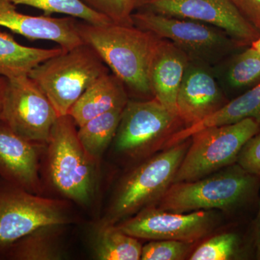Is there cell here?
<instances>
[{
    "mask_svg": "<svg viewBox=\"0 0 260 260\" xmlns=\"http://www.w3.org/2000/svg\"><path fill=\"white\" fill-rule=\"evenodd\" d=\"M76 29L126 88L138 95H153L148 71L158 37L134 25L114 23L93 25L78 20Z\"/></svg>",
    "mask_w": 260,
    "mask_h": 260,
    "instance_id": "1",
    "label": "cell"
},
{
    "mask_svg": "<svg viewBox=\"0 0 260 260\" xmlns=\"http://www.w3.org/2000/svg\"><path fill=\"white\" fill-rule=\"evenodd\" d=\"M109 68L93 48L83 44L51 57L36 67L28 76L42 89L58 116L70 109L90 85Z\"/></svg>",
    "mask_w": 260,
    "mask_h": 260,
    "instance_id": "2",
    "label": "cell"
},
{
    "mask_svg": "<svg viewBox=\"0 0 260 260\" xmlns=\"http://www.w3.org/2000/svg\"><path fill=\"white\" fill-rule=\"evenodd\" d=\"M76 126L68 114L54 122L46 145L48 169L56 191L78 204L88 205L95 193L97 162L84 150Z\"/></svg>",
    "mask_w": 260,
    "mask_h": 260,
    "instance_id": "3",
    "label": "cell"
},
{
    "mask_svg": "<svg viewBox=\"0 0 260 260\" xmlns=\"http://www.w3.org/2000/svg\"><path fill=\"white\" fill-rule=\"evenodd\" d=\"M189 143L186 140L145 160L124 179L102 224H112L150 206L172 185Z\"/></svg>",
    "mask_w": 260,
    "mask_h": 260,
    "instance_id": "4",
    "label": "cell"
},
{
    "mask_svg": "<svg viewBox=\"0 0 260 260\" xmlns=\"http://www.w3.org/2000/svg\"><path fill=\"white\" fill-rule=\"evenodd\" d=\"M259 128V121L248 118L194 133L173 184L198 180L237 161L243 147Z\"/></svg>",
    "mask_w": 260,
    "mask_h": 260,
    "instance_id": "5",
    "label": "cell"
},
{
    "mask_svg": "<svg viewBox=\"0 0 260 260\" xmlns=\"http://www.w3.org/2000/svg\"><path fill=\"white\" fill-rule=\"evenodd\" d=\"M133 25L173 43L190 60L211 65L218 64L242 47L237 41L216 27L194 20L174 18L146 10L133 13Z\"/></svg>",
    "mask_w": 260,
    "mask_h": 260,
    "instance_id": "6",
    "label": "cell"
},
{
    "mask_svg": "<svg viewBox=\"0 0 260 260\" xmlns=\"http://www.w3.org/2000/svg\"><path fill=\"white\" fill-rule=\"evenodd\" d=\"M254 177L239 166L209 177L174 183L159 200L158 208L176 213L231 209L251 194Z\"/></svg>",
    "mask_w": 260,
    "mask_h": 260,
    "instance_id": "7",
    "label": "cell"
},
{
    "mask_svg": "<svg viewBox=\"0 0 260 260\" xmlns=\"http://www.w3.org/2000/svg\"><path fill=\"white\" fill-rule=\"evenodd\" d=\"M70 221L64 202L42 198L0 177V256L38 229Z\"/></svg>",
    "mask_w": 260,
    "mask_h": 260,
    "instance_id": "8",
    "label": "cell"
},
{
    "mask_svg": "<svg viewBox=\"0 0 260 260\" xmlns=\"http://www.w3.org/2000/svg\"><path fill=\"white\" fill-rule=\"evenodd\" d=\"M58 117L50 101L28 75L8 78L1 121L15 134L46 145Z\"/></svg>",
    "mask_w": 260,
    "mask_h": 260,
    "instance_id": "9",
    "label": "cell"
},
{
    "mask_svg": "<svg viewBox=\"0 0 260 260\" xmlns=\"http://www.w3.org/2000/svg\"><path fill=\"white\" fill-rule=\"evenodd\" d=\"M179 121L177 114L155 99L129 100L114 139L116 150L133 158L145 155L162 140L169 139Z\"/></svg>",
    "mask_w": 260,
    "mask_h": 260,
    "instance_id": "10",
    "label": "cell"
},
{
    "mask_svg": "<svg viewBox=\"0 0 260 260\" xmlns=\"http://www.w3.org/2000/svg\"><path fill=\"white\" fill-rule=\"evenodd\" d=\"M214 223L212 212L176 213L150 205L116 226L138 239L177 240L192 244L211 232Z\"/></svg>",
    "mask_w": 260,
    "mask_h": 260,
    "instance_id": "11",
    "label": "cell"
},
{
    "mask_svg": "<svg viewBox=\"0 0 260 260\" xmlns=\"http://www.w3.org/2000/svg\"><path fill=\"white\" fill-rule=\"evenodd\" d=\"M140 10L216 27L242 46L251 45L260 37L232 0H153Z\"/></svg>",
    "mask_w": 260,
    "mask_h": 260,
    "instance_id": "12",
    "label": "cell"
},
{
    "mask_svg": "<svg viewBox=\"0 0 260 260\" xmlns=\"http://www.w3.org/2000/svg\"><path fill=\"white\" fill-rule=\"evenodd\" d=\"M226 103L211 66L189 59L177 99L178 116L186 127L212 115Z\"/></svg>",
    "mask_w": 260,
    "mask_h": 260,
    "instance_id": "13",
    "label": "cell"
},
{
    "mask_svg": "<svg viewBox=\"0 0 260 260\" xmlns=\"http://www.w3.org/2000/svg\"><path fill=\"white\" fill-rule=\"evenodd\" d=\"M78 19L73 17L56 18L47 15L32 16L17 10L9 0H0V27L19 34L30 40L55 42L69 51L83 44L77 31Z\"/></svg>",
    "mask_w": 260,
    "mask_h": 260,
    "instance_id": "14",
    "label": "cell"
},
{
    "mask_svg": "<svg viewBox=\"0 0 260 260\" xmlns=\"http://www.w3.org/2000/svg\"><path fill=\"white\" fill-rule=\"evenodd\" d=\"M15 134L0 121V177L29 192L42 190L39 175V147Z\"/></svg>",
    "mask_w": 260,
    "mask_h": 260,
    "instance_id": "15",
    "label": "cell"
},
{
    "mask_svg": "<svg viewBox=\"0 0 260 260\" xmlns=\"http://www.w3.org/2000/svg\"><path fill=\"white\" fill-rule=\"evenodd\" d=\"M189 61L179 47L158 38L149 67V85L154 99L177 115L178 92Z\"/></svg>",
    "mask_w": 260,
    "mask_h": 260,
    "instance_id": "16",
    "label": "cell"
},
{
    "mask_svg": "<svg viewBox=\"0 0 260 260\" xmlns=\"http://www.w3.org/2000/svg\"><path fill=\"white\" fill-rule=\"evenodd\" d=\"M126 87L113 73L103 75L88 87L70 109L76 125H83L94 117L116 108H124L128 102Z\"/></svg>",
    "mask_w": 260,
    "mask_h": 260,
    "instance_id": "17",
    "label": "cell"
},
{
    "mask_svg": "<svg viewBox=\"0 0 260 260\" xmlns=\"http://www.w3.org/2000/svg\"><path fill=\"white\" fill-rule=\"evenodd\" d=\"M248 118L254 119L260 123V83L232 102H227L203 121L173 133L166 141V146L169 148L177 145L205 128L234 124Z\"/></svg>",
    "mask_w": 260,
    "mask_h": 260,
    "instance_id": "18",
    "label": "cell"
},
{
    "mask_svg": "<svg viewBox=\"0 0 260 260\" xmlns=\"http://www.w3.org/2000/svg\"><path fill=\"white\" fill-rule=\"evenodd\" d=\"M64 51L61 47H26L17 42L8 32L0 30V76L13 78L28 75L38 65Z\"/></svg>",
    "mask_w": 260,
    "mask_h": 260,
    "instance_id": "19",
    "label": "cell"
},
{
    "mask_svg": "<svg viewBox=\"0 0 260 260\" xmlns=\"http://www.w3.org/2000/svg\"><path fill=\"white\" fill-rule=\"evenodd\" d=\"M124 108L112 109L79 126L78 139L84 150L95 162L115 138Z\"/></svg>",
    "mask_w": 260,
    "mask_h": 260,
    "instance_id": "20",
    "label": "cell"
},
{
    "mask_svg": "<svg viewBox=\"0 0 260 260\" xmlns=\"http://www.w3.org/2000/svg\"><path fill=\"white\" fill-rule=\"evenodd\" d=\"M47 226L38 229L13 244L4 257L13 260H56L62 257L57 244V229Z\"/></svg>",
    "mask_w": 260,
    "mask_h": 260,
    "instance_id": "21",
    "label": "cell"
},
{
    "mask_svg": "<svg viewBox=\"0 0 260 260\" xmlns=\"http://www.w3.org/2000/svg\"><path fill=\"white\" fill-rule=\"evenodd\" d=\"M98 259L138 260L141 259V245L138 239L123 232L116 225L102 224L93 244Z\"/></svg>",
    "mask_w": 260,
    "mask_h": 260,
    "instance_id": "22",
    "label": "cell"
},
{
    "mask_svg": "<svg viewBox=\"0 0 260 260\" xmlns=\"http://www.w3.org/2000/svg\"><path fill=\"white\" fill-rule=\"evenodd\" d=\"M224 80L230 88H253L260 83V52L251 47L233 56L225 70Z\"/></svg>",
    "mask_w": 260,
    "mask_h": 260,
    "instance_id": "23",
    "label": "cell"
},
{
    "mask_svg": "<svg viewBox=\"0 0 260 260\" xmlns=\"http://www.w3.org/2000/svg\"><path fill=\"white\" fill-rule=\"evenodd\" d=\"M15 5H23L42 10L45 15L54 13L69 15L93 25L113 23L107 17L90 9L81 0H9Z\"/></svg>",
    "mask_w": 260,
    "mask_h": 260,
    "instance_id": "24",
    "label": "cell"
},
{
    "mask_svg": "<svg viewBox=\"0 0 260 260\" xmlns=\"http://www.w3.org/2000/svg\"><path fill=\"white\" fill-rule=\"evenodd\" d=\"M238 246L237 236L232 233L219 234L202 244L193 252L191 260H228L235 254Z\"/></svg>",
    "mask_w": 260,
    "mask_h": 260,
    "instance_id": "25",
    "label": "cell"
},
{
    "mask_svg": "<svg viewBox=\"0 0 260 260\" xmlns=\"http://www.w3.org/2000/svg\"><path fill=\"white\" fill-rule=\"evenodd\" d=\"M90 9L107 17L113 23L133 25L132 15L135 10L134 0H81Z\"/></svg>",
    "mask_w": 260,
    "mask_h": 260,
    "instance_id": "26",
    "label": "cell"
},
{
    "mask_svg": "<svg viewBox=\"0 0 260 260\" xmlns=\"http://www.w3.org/2000/svg\"><path fill=\"white\" fill-rule=\"evenodd\" d=\"M190 243L177 240H154L143 246V260L184 259L190 249Z\"/></svg>",
    "mask_w": 260,
    "mask_h": 260,
    "instance_id": "27",
    "label": "cell"
},
{
    "mask_svg": "<svg viewBox=\"0 0 260 260\" xmlns=\"http://www.w3.org/2000/svg\"><path fill=\"white\" fill-rule=\"evenodd\" d=\"M237 162L245 172L260 177V132L244 145L238 157Z\"/></svg>",
    "mask_w": 260,
    "mask_h": 260,
    "instance_id": "28",
    "label": "cell"
},
{
    "mask_svg": "<svg viewBox=\"0 0 260 260\" xmlns=\"http://www.w3.org/2000/svg\"><path fill=\"white\" fill-rule=\"evenodd\" d=\"M242 16L260 32V0H232Z\"/></svg>",
    "mask_w": 260,
    "mask_h": 260,
    "instance_id": "29",
    "label": "cell"
},
{
    "mask_svg": "<svg viewBox=\"0 0 260 260\" xmlns=\"http://www.w3.org/2000/svg\"><path fill=\"white\" fill-rule=\"evenodd\" d=\"M8 78L4 76H0V121H1V114L3 110V102L7 86H8Z\"/></svg>",
    "mask_w": 260,
    "mask_h": 260,
    "instance_id": "30",
    "label": "cell"
},
{
    "mask_svg": "<svg viewBox=\"0 0 260 260\" xmlns=\"http://www.w3.org/2000/svg\"><path fill=\"white\" fill-rule=\"evenodd\" d=\"M257 258L260 259V208L259 213V218H258L257 223Z\"/></svg>",
    "mask_w": 260,
    "mask_h": 260,
    "instance_id": "31",
    "label": "cell"
},
{
    "mask_svg": "<svg viewBox=\"0 0 260 260\" xmlns=\"http://www.w3.org/2000/svg\"><path fill=\"white\" fill-rule=\"evenodd\" d=\"M149 0H134L135 10H140L148 4Z\"/></svg>",
    "mask_w": 260,
    "mask_h": 260,
    "instance_id": "32",
    "label": "cell"
},
{
    "mask_svg": "<svg viewBox=\"0 0 260 260\" xmlns=\"http://www.w3.org/2000/svg\"><path fill=\"white\" fill-rule=\"evenodd\" d=\"M251 46L260 52V37L258 38L256 41H254V42L251 44Z\"/></svg>",
    "mask_w": 260,
    "mask_h": 260,
    "instance_id": "33",
    "label": "cell"
},
{
    "mask_svg": "<svg viewBox=\"0 0 260 260\" xmlns=\"http://www.w3.org/2000/svg\"><path fill=\"white\" fill-rule=\"evenodd\" d=\"M151 1H153V0H149V1H148V3H150V2H151Z\"/></svg>",
    "mask_w": 260,
    "mask_h": 260,
    "instance_id": "34",
    "label": "cell"
}]
</instances>
